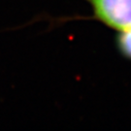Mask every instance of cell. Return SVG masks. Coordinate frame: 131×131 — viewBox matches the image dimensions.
Masks as SVG:
<instances>
[{
    "mask_svg": "<svg viewBox=\"0 0 131 131\" xmlns=\"http://www.w3.org/2000/svg\"><path fill=\"white\" fill-rule=\"evenodd\" d=\"M94 18L117 32L131 29V0H86Z\"/></svg>",
    "mask_w": 131,
    "mask_h": 131,
    "instance_id": "6da1fadb",
    "label": "cell"
},
{
    "mask_svg": "<svg viewBox=\"0 0 131 131\" xmlns=\"http://www.w3.org/2000/svg\"><path fill=\"white\" fill-rule=\"evenodd\" d=\"M117 47L122 56L131 60V29L118 32Z\"/></svg>",
    "mask_w": 131,
    "mask_h": 131,
    "instance_id": "7a4b0ae2",
    "label": "cell"
}]
</instances>
